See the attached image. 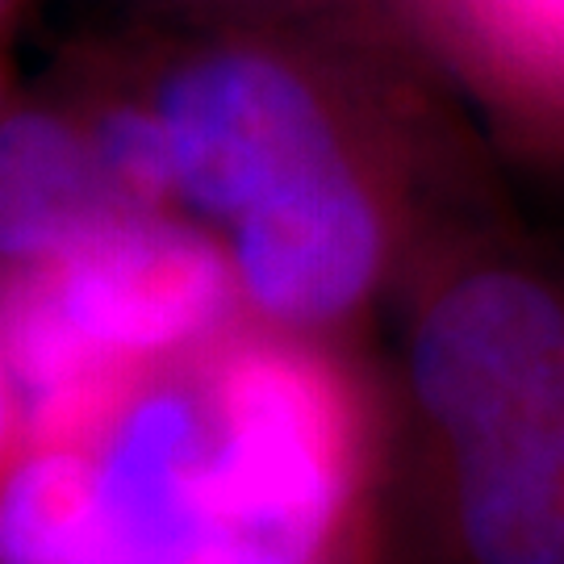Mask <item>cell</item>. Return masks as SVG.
Listing matches in <instances>:
<instances>
[{
	"label": "cell",
	"instance_id": "6da1fadb",
	"mask_svg": "<svg viewBox=\"0 0 564 564\" xmlns=\"http://www.w3.org/2000/svg\"><path fill=\"white\" fill-rule=\"evenodd\" d=\"M384 398L402 564H564L561 276L498 256L435 272Z\"/></svg>",
	"mask_w": 564,
	"mask_h": 564
},
{
	"label": "cell",
	"instance_id": "7a4b0ae2",
	"mask_svg": "<svg viewBox=\"0 0 564 564\" xmlns=\"http://www.w3.org/2000/svg\"><path fill=\"white\" fill-rule=\"evenodd\" d=\"M160 118L176 205L214 226L347 160V142L318 84L263 51H214L181 63L160 84Z\"/></svg>",
	"mask_w": 564,
	"mask_h": 564
},
{
	"label": "cell",
	"instance_id": "3957f363",
	"mask_svg": "<svg viewBox=\"0 0 564 564\" xmlns=\"http://www.w3.org/2000/svg\"><path fill=\"white\" fill-rule=\"evenodd\" d=\"M226 256L251 326L339 343L384 289L393 230L360 163L339 160L247 209Z\"/></svg>",
	"mask_w": 564,
	"mask_h": 564
},
{
	"label": "cell",
	"instance_id": "277c9868",
	"mask_svg": "<svg viewBox=\"0 0 564 564\" xmlns=\"http://www.w3.org/2000/svg\"><path fill=\"white\" fill-rule=\"evenodd\" d=\"M88 130L46 109H18L0 130V251L4 276L72 256L101 230L139 214Z\"/></svg>",
	"mask_w": 564,
	"mask_h": 564
},
{
	"label": "cell",
	"instance_id": "5b68a950",
	"mask_svg": "<svg viewBox=\"0 0 564 564\" xmlns=\"http://www.w3.org/2000/svg\"><path fill=\"white\" fill-rule=\"evenodd\" d=\"M343 564H389V556L377 552V556H360V561H343Z\"/></svg>",
	"mask_w": 564,
	"mask_h": 564
},
{
	"label": "cell",
	"instance_id": "8992f818",
	"mask_svg": "<svg viewBox=\"0 0 564 564\" xmlns=\"http://www.w3.org/2000/svg\"><path fill=\"white\" fill-rule=\"evenodd\" d=\"M531 4H547V9H564V0H531Z\"/></svg>",
	"mask_w": 564,
	"mask_h": 564
}]
</instances>
